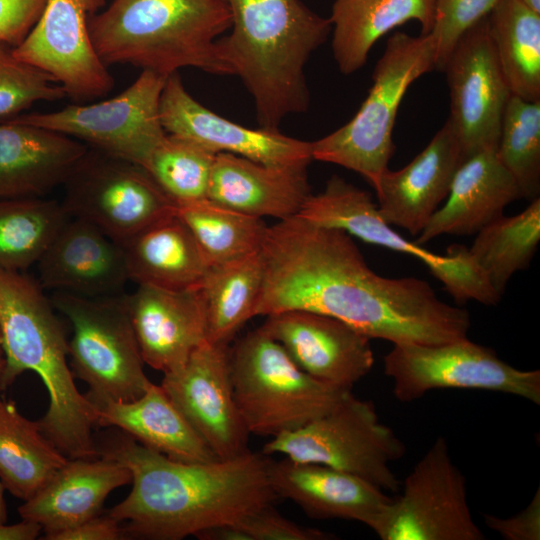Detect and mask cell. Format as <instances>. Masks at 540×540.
<instances>
[{
  "label": "cell",
  "instance_id": "cell-1",
  "mask_svg": "<svg viewBox=\"0 0 540 540\" xmlns=\"http://www.w3.org/2000/svg\"><path fill=\"white\" fill-rule=\"evenodd\" d=\"M255 316L305 310L339 319L370 339L436 345L467 337L468 311L417 277L373 271L352 236L295 215L268 227Z\"/></svg>",
  "mask_w": 540,
  "mask_h": 540
},
{
  "label": "cell",
  "instance_id": "cell-2",
  "mask_svg": "<svg viewBox=\"0 0 540 540\" xmlns=\"http://www.w3.org/2000/svg\"><path fill=\"white\" fill-rule=\"evenodd\" d=\"M99 450L131 472L132 489L108 514L125 522L124 534L181 540L272 505L270 458L247 451L230 459L188 463L170 459L122 435Z\"/></svg>",
  "mask_w": 540,
  "mask_h": 540
},
{
  "label": "cell",
  "instance_id": "cell-3",
  "mask_svg": "<svg viewBox=\"0 0 540 540\" xmlns=\"http://www.w3.org/2000/svg\"><path fill=\"white\" fill-rule=\"evenodd\" d=\"M0 335L5 357L2 390L25 371L42 380L49 405L37 421L44 436L68 459H94L96 408L78 390L68 364V340L40 283L0 267Z\"/></svg>",
  "mask_w": 540,
  "mask_h": 540
},
{
  "label": "cell",
  "instance_id": "cell-4",
  "mask_svg": "<svg viewBox=\"0 0 540 540\" xmlns=\"http://www.w3.org/2000/svg\"><path fill=\"white\" fill-rule=\"evenodd\" d=\"M230 35L216 40L218 53L251 94L259 126L278 130L282 120L309 108L304 68L332 26L300 0H223Z\"/></svg>",
  "mask_w": 540,
  "mask_h": 540
},
{
  "label": "cell",
  "instance_id": "cell-5",
  "mask_svg": "<svg viewBox=\"0 0 540 540\" xmlns=\"http://www.w3.org/2000/svg\"><path fill=\"white\" fill-rule=\"evenodd\" d=\"M231 23L223 0H113L89 19V33L107 67L130 64L164 77L185 67L230 75L216 38Z\"/></svg>",
  "mask_w": 540,
  "mask_h": 540
},
{
  "label": "cell",
  "instance_id": "cell-6",
  "mask_svg": "<svg viewBox=\"0 0 540 540\" xmlns=\"http://www.w3.org/2000/svg\"><path fill=\"white\" fill-rule=\"evenodd\" d=\"M228 357L235 401L250 434L294 431L352 393L304 372L260 327L229 346Z\"/></svg>",
  "mask_w": 540,
  "mask_h": 540
},
{
  "label": "cell",
  "instance_id": "cell-7",
  "mask_svg": "<svg viewBox=\"0 0 540 540\" xmlns=\"http://www.w3.org/2000/svg\"><path fill=\"white\" fill-rule=\"evenodd\" d=\"M434 69L436 44L431 33L390 36L359 110L345 125L311 142L313 160L352 170L375 188L395 149L392 135L402 99L415 80Z\"/></svg>",
  "mask_w": 540,
  "mask_h": 540
},
{
  "label": "cell",
  "instance_id": "cell-8",
  "mask_svg": "<svg viewBox=\"0 0 540 540\" xmlns=\"http://www.w3.org/2000/svg\"><path fill=\"white\" fill-rule=\"evenodd\" d=\"M50 300L71 324V370L87 384L86 397L95 408L139 398L152 382L144 371L125 293L85 297L53 292Z\"/></svg>",
  "mask_w": 540,
  "mask_h": 540
},
{
  "label": "cell",
  "instance_id": "cell-9",
  "mask_svg": "<svg viewBox=\"0 0 540 540\" xmlns=\"http://www.w3.org/2000/svg\"><path fill=\"white\" fill-rule=\"evenodd\" d=\"M405 452L402 440L380 421L373 402L351 393L328 413L272 437L261 453L325 465L358 476L384 491L397 492L401 482L390 463L401 459Z\"/></svg>",
  "mask_w": 540,
  "mask_h": 540
},
{
  "label": "cell",
  "instance_id": "cell-10",
  "mask_svg": "<svg viewBox=\"0 0 540 540\" xmlns=\"http://www.w3.org/2000/svg\"><path fill=\"white\" fill-rule=\"evenodd\" d=\"M297 216L420 260L457 303L473 300L496 305L501 299L468 247L454 244L446 254H437L409 241L382 219L370 193L337 175L327 181L322 192L307 197Z\"/></svg>",
  "mask_w": 540,
  "mask_h": 540
},
{
  "label": "cell",
  "instance_id": "cell-11",
  "mask_svg": "<svg viewBox=\"0 0 540 540\" xmlns=\"http://www.w3.org/2000/svg\"><path fill=\"white\" fill-rule=\"evenodd\" d=\"M62 186L68 214L119 245L177 209L144 167L89 147Z\"/></svg>",
  "mask_w": 540,
  "mask_h": 540
},
{
  "label": "cell",
  "instance_id": "cell-12",
  "mask_svg": "<svg viewBox=\"0 0 540 540\" xmlns=\"http://www.w3.org/2000/svg\"><path fill=\"white\" fill-rule=\"evenodd\" d=\"M383 372L403 403L444 388L507 393L540 404V370H520L467 337L436 345L393 344Z\"/></svg>",
  "mask_w": 540,
  "mask_h": 540
},
{
  "label": "cell",
  "instance_id": "cell-13",
  "mask_svg": "<svg viewBox=\"0 0 540 540\" xmlns=\"http://www.w3.org/2000/svg\"><path fill=\"white\" fill-rule=\"evenodd\" d=\"M166 77L142 70L117 96L92 104H71L47 113L19 114L3 120L46 128L105 154L145 167L165 132L159 112Z\"/></svg>",
  "mask_w": 540,
  "mask_h": 540
},
{
  "label": "cell",
  "instance_id": "cell-14",
  "mask_svg": "<svg viewBox=\"0 0 540 540\" xmlns=\"http://www.w3.org/2000/svg\"><path fill=\"white\" fill-rule=\"evenodd\" d=\"M382 540H484L474 522L466 479L438 437L403 482L400 496L368 526Z\"/></svg>",
  "mask_w": 540,
  "mask_h": 540
},
{
  "label": "cell",
  "instance_id": "cell-15",
  "mask_svg": "<svg viewBox=\"0 0 540 540\" xmlns=\"http://www.w3.org/2000/svg\"><path fill=\"white\" fill-rule=\"evenodd\" d=\"M105 0H46L16 57L50 75L76 103L105 97L114 78L92 44L89 19Z\"/></svg>",
  "mask_w": 540,
  "mask_h": 540
},
{
  "label": "cell",
  "instance_id": "cell-16",
  "mask_svg": "<svg viewBox=\"0 0 540 540\" xmlns=\"http://www.w3.org/2000/svg\"><path fill=\"white\" fill-rule=\"evenodd\" d=\"M450 92V116L463 159L497 150L511 95L497 59L487 18L458 40L442 70Z\"/></svg>",
  "mask_w": 540,
  "mask_h": 540
},
{
  "label": "cell",
  "instance_id": "cell-17",
  "mask_svg": "<svg viewBox=\"0 0 540 540\" xmlns=\"http://www.w3.org/2000/svg\"><path fill=\"white\" fill-rule=\"evenodd\" d=\"M227 345L205 341L161 387L219 459L247 451L248 432L235 401Z\"/></svg>",
  "mask_w": 540,
  "mask_h": 540
},
{
  "label": "cell",
  "instance_id": "cell-18",
  "mask_svg": "<svg viewBox=\"0 0 540 540\" xmlns=\"http://www.w3.org/2000/svg\"><path fill=\"white\" fill-rule=\"evenodd\" d=\"M160 119L167 134L194 142L214 153H230L274 167H307L311 142L279 130L251 129L223 118L195 100L178 72L166 77Z\"/></svg>",
  "mask_w": 540,
  "mask_h": 540
},
{
  "label": "cell",
  "instance_id": "cell-19",
  "mask_svg": "<svg viewBox=\"0 0 540 540\" xmlns=\"http://www.w3.org/2000/svg\"><path fill=\"white\" fill-rule=\"evenodd\" d=\"M313 378L352 389L372 369L371 339L334 317L305 310L269 314L260 326Z\"/></svg>",
  "mask_w": 540,
  "mask_h": 540
},
{
  "label": "cell",
  "instance_id": "cell-20",
  "mask_svg": "<svg viewBox=\"0 0 540 540\" xmlns=\"http://www.w3.org/2000/svg\"><path fill=\"white\" fill-rule=\"evenodd\" d=\"M464 161L455 129L446 120L429 144L405 167L386 169L376 187L377 210L391 226L418 235L447 198Z\"/></svg>",
  "mask_w": 540,
  "mask_h": 540
},
{
  "label": "cell",
  "instance_id": "cell-21",
  "mask_svg": "<svg viewBox=\"0 0 540 540\" xmlns=\"http://www.w3.org/2000/svg\"><path fill=\"white\" fill-rule=\"evenodd\" d=\"M43 289L85 297L123 293L129 280L122 247L92 223L70 217L37 262Z\"/></svg>",
  "mask_w": 540,
  "mask_h": 540
},
{
  "label": "cell",
  "instance_id": "cell-22",
  "mask_svg": "<svg viewBox=\"0 0 540 540\" xmlns=\"http://www.w3.org/2000/svg\"><path fill=\"white\" fill-rule=\"evenodd\" d=\"M129 318L145 364L163 374L183 365L206 341V315L197 289L138 285L125 294Z\"/></svg>",
  "mask_w": 540,
  "mask_h": 540
},
{
  "label": "cell",
  "instance_id": "cell-23",
  "mask_svg": "<svg viewBox=\"0 0 540 540\" xmlns=\"http://www.w3.org/2000/svg\"><path fill=\"white\" fill-rule=\"evenodd\" d=\"M268 475L277 498L291 500L309 517L369 526L392 498L358 476L316 463L270 459Z\"/></svg>",
  "mask_w": 540,
  "mask_h": 540
},
{
  "label": "cell",
  "instance_id": "cell-24",
  "mask_svg": "<svg viewBox=\"0 0 540 540\" xmlns=\"http://www.w3.org/2000/svg\"><path fill=\"white\" fill-rule=\"evenodd\" d=\"M131 483L121 463L101 459H67L47 483L19 506L22 519L41 525L44 539L101 514L108 495Z\"/></svg>",
  "mask_w": 540,
  "mask_h": 540
},
{
  "label": "cell",
  "instance_id": "cell-25",
  "mask_svg": "<svg viewBox=\"0 0 540 540\" xmlns=\"http://www.w3.org/2000/svg\"><path fill=\"white\" fill-rule=\"evenodd\" d=\"M87 148L46 128L0 120V199L43 197L63 185Z\"/></svg>",
  "mask_w": 540,
  "mask_h": 540
},
{
  "label": "cell",
  "instance_id": "cell-26",
  "mask_svg": "<svg viewBox=\"0 0 540 540\" xmlns=\"http://www.w3.org/2000/svg\"><path fill=\"white\" fill-rule=\"evenodd\" d=\"M310 194L307 167H274L217 153L207 199L246 215L284 220L297 215Z\"/></svg>",
  "mask_w": 540,
  "mask_h": 540
},
{
  "label": "cell",
  "instance_id": "cell-27",
  "mask_svg": "<svg viewBox=\"0 0 540 540\" xmlns=\"http://www.w3.org/2000/svg\"><path fill=\"white\" fill-rule=\"evenodd\" d=\"M520 189L498 158L496 150L479 152L457 169L445 204L438 208L416 243L441 235H472L501 217Z\"/></svg>",
  "mask_w": 540,
  "mask_h": 540
},
{
  "label": "cell",
  "instance_id": "cell-28",
  "mask_svg": "<svg viewBox=\"0 0 540 540\" xmlns=\"http://www.w3.org/2000/svg\"><path fill=\"white\" fill-rule=\"evenodd\" d=\"M96 426L116 427L138 443L170 459L202 463L217 460L203 439L167 396L151 383L137 399L96 409Z\"/></svg>",
  "mask_w": 540,
  "mask_h": 540
},
{
  "label": "cell",
  "instance_id": "cell-29",
  "mask_svg": "<svg viewBox=\"0 0 540 540\" xmlns=\"http://www.w3.org/2000/svg\"><path fill=\"white\" fill-rule=\"evenodd\" d=\"M120 246L129 280L138 285L197 289L210 267L191 231L176 213L151 224Z\"/></svg>",
  "mask_w": 540,
  "mask_h": 540
},
{
  "label": "cell",
  "instance_id": "cell-30",
  "mask_svg": "<svg viewBox=\"0 0 540 540\" xmlns=\"http://www.w3.org/2000/svg\"><path fill=\"white\" fill-rule=\"evenodd\" d=\"M329 20L335 61L348 75L364 66L373 45L394 28L413 20L421 34L430 33L434 0H335Z\"/></svg>",
  "mask_w": 540,
  "mask_h": 540
},
{
  "label": "cell",
  "instance_id": "cell-31",
  "mask_svg": "<svg viewBox=\"0 0 540 540\" xmlns=\"http://www.w3.org/2000/svg\"><path fill=\"white\" fill-rule=\"evenodd\" d=\"M0 388V481L14 497L34 496L67 461L42 433L38 422L24 417Z\"/></svg>",
  "mask_w": 540,
  "mask_h": 540
},
{
  "label": "cell",
  "instance_id": "cell-32",
  "mask_svg": "<svg viewBox=\"0 0 540 540\" xmlns=\"http://www.w3.org/2000/svg\"><path fill=\"white\" fill-rule=\"evenodd\" d=\"M263 279L260 252L212 265L199 287L206 315V341L229 346L254 317Z\"/></svg>",
  "mask_w": 540,
  "mask_h": 540
},
{
  "label": "cell",
  "instance_id": "cell-33",
  "mask_svg": "<svg viewBox=\"0 0 540 540\" xmlns=\"http://www.w3.org/2000/svg\"><path fill=\"white\" fill-rule=\"evenodd\" d=\"M487 21L511 94L540 100V13L521 0H499Z\"/></svg>",
  "mask_w": 540,
  "mask_h": 540
},
{
  "label": "cell",
  "instance_id": "cell-34",
  "mask_svg": "<svg viewBox=\"0 0 540 540\" xmlns=\"http://www.w3.org/2000/svg\"><path fill=\"white\" fill-rule=\"evenodd\" d=\"M539 242L540 198H536L522 212L502 215L479 230L469 251L502 296L512 276L528 268Z\"/></svg>",
  "mask_w": 540,
  "mask_h": 540
},
{
  "label": "cell",
  "instance_id": "cell-35",
  "mask_svg": "<svg viewBox=\"0 0 540 540\" xmlns=\"http://www.w3.org/2000/svg\"><path fill=\"white\" fill-rule=\"evenodd\" d=\"M70 217L56 200L0 199V267L21 272L37 263Z\"/></svg>",
  "mask_w": 540,
  "mask_h": 540
},
{
  "label": "cell",
  "instance_id": "cell-36",
  "mask_svg": "<svg viewBox=\"0 0 540 540\" xmlns=\"http://www.w3.org/2000/svg\"><path fill=\"white\" fill-rule=\"evenodd\" d=\"M176 215L189 228L210 266L260 252L268 230L262 218L209 199L177 206Z\"/></svg>",
  "mask_w": 540,
  "mask_h": 540
},
{
  "label": "cell",
  "instance_id": "cell-37",
  "mask_svg": "<svg viewBox=\"0 0 540 540\" xmlns=\"http://www.w3.org/2000/svg\"><path fill=\"white\" fill-rule=\"evenodd\" d=\"M496 152L515 179L521 197L529 201L539 198L540 100L527 101L510 95Z\"/></svg>",
  "mask_w": 540,
  "mask_h": 540
},
{
  "label": "cell",
  "instance_id": "cell-38",
  "mask_svg": "<svg viewBox=\"0 0 540 540\" xmlns=\"http://www.w3.org/2000/svg\"><path fill=\"white\" fill-rule=\"evenodd\" d=\"M216 153L167 134L145 169L176 206L207 199Z\"/></svg>",
  "mask_w": 540,
  "mask_h": 540
},
{
  "label": "cell",
  "instance_id": "cell-39",
  "mask_svg": "<svg viewBox=\"0 0 540 540\" xmlns=\"http://www.w3.org/2000/svg\"><path fill=\"white\" fill-rule=\"evenodd\" d=\"M65 97L50 75L18 59L14 48L0 40V120L22 114L37 102Z\"/></svg>",
  "mask_w": 540,
  "mask_h": 540
},
{
  "label": "cell",
  "instance_id": "cell-40",
  "mask_svg": "<svg viewBox=\"0 0 540 540\" xmlns=\"http://www.w3.org/2000/svg\"><path fill=\"white\" fill-rule=\"evenodd\" d=\"M499 0H434L431 29L436 44V69L442 71L458 40L487 18Z\"/></svg>",
  "mask_w": 540,
  "mask_h": 540
},
{
  "label": "cell",
  "instance_id": "cell-41",
  "mask_svg": "<svg viewBox=\"0 0 540 540\" xmlns=\"http://www.w3.org/2000/svg\"><path fill=\"white\" fill-rule=\"evenodd\" d=\"M248 540H330L335 535L299 525L277 512L272 505L262 507L236 523Z\"/></svg>",
  "mask_w": 540,
  "mask_h": 540
},
{
  "label": "cell",
  "instance_id": "cell-42",
  "mask_svg": "<svg viewBox=\"0 0 540 540\" xmlns=\"http://www.w3.org/2000/svg\"><path fill=\"white\" fill-rule=\"evenodd\" d=\"M46 0H0V40L19 46L39 20Z\"/></svg>",
  "mask_w": 540,
  "mask_h": 540
},
{
  "label": "cell",
  "instance_id": "cell-43",
  "mask_svg": "<svg viewBox=\"0 0 540 540\" xmlns=\"http://www.w3.org/2000/svg\"><path fill=\"white\" fill-rule=\"evenodd\" d=\"M485 524L506 540L540 539V489L530 503L519 513L509 518L484 514Z\"/></svg>",
  "mask_w": 540,
  "mask_h": 540
},
{
  "label": "cell",
  "instance_id": "cell-44",
  "mask_svg": "<svg viewBox=\"0 0 540 540\" xmlns=\"http://www.w3.org/2000/svg\"><path fill=\"white\" fill-rule=\"evenodd\" d=\"M124 535L120 523L107 513L57 532L47 540H118Z\"/></svg>",
  "mask_w": 540,
  "mask_h": 540
},
{
  "label": "cell",
  "instance_id": "cell-45",
  "mask_svg": "<svg viewBox=\"0 0 540 540\" xmlns=\"http://www.w3.org/2000/svg\"><path fill=\"white\" fill-rule=\"evenodd\" d=\"M41 531L40 524L27 519L9 525L6 522L0 523V540H34Z\"/></svg>",
  "mask_w": 540,
  "mask_h": 540
},
{
  "label": "cell",
  "instance_id": "cell-46",
  "mask_svg": "<svg viewBox=\"0 0 540 540\" xmlns=\"http://www.w3.org/2000/svg\"><path fill=\"white\" fill-rule=\"evenodd\" d=\"M202 540H248L236 523L213 527L197 535Z\"/></svg>",
  "mask_w": 540,
  "mask_h": 540
},
{
  "label": "cell",
  "instance_id": "cell-47",
  "mask_svg": "<svg viewBox=\"0 0 540 540\" xmlns=\"http://www.w3.org/2000/svg\"><path fill=\"white\" fill-rule=\"evenodd\" d=\"M4 492L5 488L0 481V523H5L7 521V507Z\"/></svg>",
  "mask_w": 540,
  "mask_h": 540
},
{
  "label": "cell",
  "instance_id": "cell-48",
  "mask_svg": "<svg viewBox=\"0 0 540 540\" xmlns=\"http://www.w3.org/2000/svg\"><path fill=\"white\" fill-rule=\"evenodd\" d=\"M521 1H523L528 7H530L534 11L540 13V0H521Z\"/></svg>",
  "mask_w": 540,
  "mask_h": 540
},
{
  "label": "cell",
  "instance_id": "cell-49",
  "mask_svg": "<svg viewBox=\"0 0 540 540\" xmlns=\"http://www.w3.org/2000/svg\"><path fill=\"white\" fill-rule=\"evenodd\" d=\"M4 366H5V357H4V352H3L2 343H1V335H0V388H1V379H2Z\"/></svg>",
  "mask_w": 540,
  "mask_h": 540
}]
</instances>
